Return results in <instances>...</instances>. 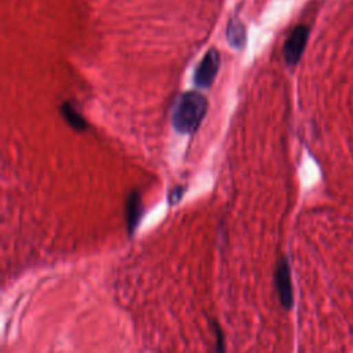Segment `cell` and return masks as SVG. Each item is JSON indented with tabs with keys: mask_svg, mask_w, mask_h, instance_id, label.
Returning a JSON list of instances; mask_svg holds the SVG:
<instances>
[{
	"mask_svg": "<svg viewBox=\"0 0 353 353\" xmlns=\"http://www.w3.org/2000/svg\"><path fill=\"white\" fill-rule=\"evenodd\" d=\"M182 195H184V188H175V189L170 193V203H171V204L178 203Z\"/></svg>",
	"mask_w": 353,
	"mask_h": 353,
	"instance_id": "cell-9",
	"label": "cell"
},
{
	"mask_svg": "<svg viewBox=\"0 0 353 353\" xmlns=\"http://www.w3.org/2000/svg\"><path fill=\"white\" fill-rule=\"evenodd\" d=\"M144 207H142V199L138 192H131L127 203H126V221H127V229L129 235L133 236L141 218H142Z\"/></svg>",
	"mask_w": 353,
	"mask_h": 353,
	"instance_id": "cell-5",
	"label": "cell"
},
{
	"mask_svg": "<svg viewBox=\"0 0 353 353\" xmlns=\"http://www.w3.org/2000/svg\"><path fill=\"white\" fill-rule=\"evenodd\" d=\"M308 36L309 28L305 25H299L291 32L284 46V56L288 65H295L299 63L308 42Z\"/></svg>",
	"mask_w": 353,
	"mask_h": 353,
	"instance_id": "cell-4",
	"label": "cell"
},
{
	"mask_svg": "<svg viewBox=\"0 0 353 353\" xmlns=\"http://www.w3.org/2000/svg\"><path fill=\"white\" fill-rule=\"evenodd\" d=\"M214 328H215V336H217V353H225L224 331L218 323H214Z\"/></svg>",
	"mask_w": 353,
	"mask_h": 353,
	"instance_id": "cell-8",
	"label": "cell"
},
{
	"mask_svg": "<svg viewBox=\"0 0 353 353\" xmlns=\"http://www.w3.org/2000/svg\"><path fill=\"white\" fill-rule=\"evenodd\" d=\"M61 114L67 123L76 131H85L87 129V123L81 115V112L71 104V103H64L61 107Z\"/></svg>",
	"mask_w": 353,
	"mask_h": 353,
	"instance_id": "cell-7",
	"label": "cell"
},
{
	"mask_svg": "<svg viewBox=\"0 0 353 353\" xmlns=\"http://www.w3.org/2000/svg\"><path fill=\"white\" fill-rule=\"evenodd\" d=\"M220 53L215 49L207 52V54L200 61L196 72H195V85L200 89H208L220 69Z\"/></svg>",
	"mask_w": 353,
	"mask_h": 353,
	"instance_id": "cell-3",
	"label": "cell"
},
{
	"mask_svg": "<svg viewBox=\"0 0 353 353\" xmlns=\"http://www.w3.org/2000/svg\"><path fill=\"white\" fill-rule=\"evenodd\" d=\"M276 290L279 294V299L286 309H291L294 303V292H292V281H291V269L287 258L280 259L277 264V269L275 273Z\"/></svg>",
	"mask_w": 353,
	"mask_h": 353,
	"instance_id": "cell-2",
	"label": "cell"
},
{
	"mask_svg": "<svg viewBox=\"0 0 353 353\" xmlns=\"http://www.w3.org/2000/svg\"><path fill=\"white\" fill-rule=\"evenodd\" d=\"M226 38L232 47L236 50H243L247 42V34L243 23L239 19H232L226 27Z\"/></svg>",
	"mask_w": 353,
	"mask_h": 353,
	"instance_id": "cell-6",
	"label": "cell"
},
{
	"mask_svg": "<svg viewBox=\"0 0 353 353\" xmlns=\"http://www.w3.org/2000/svg\"><path fill=\"white\" fill-rule=\"evenodd\" d=\"M207 100L199 93H184L175 103L173 125L181 134H192L202 125L207 114Z\"/></svg>",
	"mask_w": 353,
	"mask_h": 353,
	"instance_id": "cell-1",
	"label": "cell"
}]
</instances>
